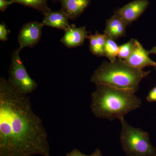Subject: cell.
<instances>
[{"instance_id":"6da1fadb","label":"cell","mask_w":156,"mask_h":156,"mask_svg":"<svg viewBox=\"0 0 156 156\" xmlns=\"http://www.w3.org/2000/svg\"><path fill=\"white\" fill-rule=\"evenodd\" d=\"M51 156L48 134L30 98L0 78V156Z\"/></svg>"},{"instance_id":"7a4b0ae2","label":"cell","mask_w":156,"mask_h":156,"mask_svg":"<svg viewBox=\"0 0 156 156\" xmlns=\"http://www.w3.org/2000/svg\"><path fill=\"white\" fill-rule=\"evenodd\" d=\"M135 93L132 90L96 85L91 96L92 113L99 119L120 120L141 106L142 101Z\"/></svg>"},{"instance_id":"3957f363","label":"cell","mask_w":156,"mask_h":156,"mask_svg":"<svg viewBox=\"0 0 156 156\" xmlns=\"http://www.w3.org/2000/svg\"><path fill=\"white\" fill-rule=\"evenodd\" d=\"M151 71H144L131 67L123 59L117 58L113 62H103L95 70L91 81L96 85H105L136 92L141 80Z\"/></svg>"},{"instance_id":"277c9868","label":"cell","mask_w":156,"mask_h":156,"mask_svg":"<svg viewBox=\"0 0 156 156\" xmlns=\"http://www.w3.org/2000/svg\"><path fill=\"white\" fill-rule=\"evenodd\" d=\"M119 120L122 125L120 141L123 150L127 156L156 155V149L151 144L148 133L131 126L124 118Z\"/></svg>"},{"instance_id":"5b68a950","label":"cell","mask_w":156,"mask_h":156,"mask_svg":"<svg viewBox=\"0 0 156 156\" xmlns=\"http://www.w3.org/2000/svg\"><path fill=\"white\" fill-rule=\"evenodd\" d=\"M20 51L18 48L12 53L8 80L18 92L28 95L37 88L38 84L29 75L20 56Z\"/></svg>"},{"instance_id":"8992f818","label":"cell","mask_w":156,"mask_h":156,"mask_svg":"<svg viewBox=\"0 0 156 156\" xmlns=\"http://www.w3.org/2000/svg\"><path fill=\"white\" fill-rule=\"evenodd\" d=\"M44 26L42 23L31 21L22 27L17 37L21 50L25 47L33 48L39 43L42 36V28Z\"/></svg>"},{"instance_id":"52a82bcc","label":"cell","mask_w":156,"mask_h":156,"mask_svg":"<svg viewBox=\"0 0 156 156\" xmlns=\"http://www.w3.org/2000/svg\"><path fill=\"white\" fill-rule=\"evenodd\" d=\"M149 3V0H135L117 10L115 14L128 25L144 13Z\"/></svg>"},{"instance_id":"ba28073f","label":"cell","mask_w":156,"mask_h":156,"mask_svg":"<svg viewBox=\"0 0 156 156\" xmlns=\"http://www.w3.org/2000/svg\"><path fill=\"white\" fill-rule=\"evenodd\" d=\"M149 52L143 48L142 44L136 41L133 52L126 60H123L128 65L137 69L143 70L144 68L152 66L156 69V62L150 57Z\"/></svg>"},{"instance_id":"9c48e42d","label":"cell","mask_w":156,"mask_h":156,"mask_svg":"<svg viewBox=\"0 0 156 156\" xmlns=\"http://www.w3.org/2000/svg\"><path fill=\"white\" fill-rule=\"evenodd\" d=\"M64 31V36L60 42L68 48L82 46L85 40L89 36V32L86 30V26L78 27L72 24Z\"/></svg>"},{"instance_id":"30bf717a","label":"cell","mask_w":156,"mask_h":156,"mask_svg":"<svg viewBox=\"0 0 156 156\" xmlns=\"http://www.w3.org/2000/svg\"><path fill=\"white\" fill-rule=\"evenodd\" d=\"M61 4L62 10L69 19L75 20L80 16L90 5L91 0H56Z\"/></svg>"},{"instance_id":"8fae6325","label":"cell","mask_w":156,"mask_h":156,"mask_svg":"<svg viewBox=\"0 0 156 156\" xmlns=\"http://www.w3.org/2000/svg\"><path fill=\"white\" fill-rule=\"evenodd\" d=\"M69 19L67 14L62 9L56 11L51 10L44 15L42 23L44 26H48L65 31L70 26Z\"/></svg>"},{"instance_id":"7c38bea8","label":"cell","mask_w":156,"mask_h":156,"mask_svg":"<svg viewBox=\"0 0 156 156\" xmlns=\"http://www.w3.org/2000/svg\"><path fill=\"white\" fill-rule=\"evenodd\" d=\"M127 24L116 14H115L107 20L104 34L110 38L115 41L126 36Z\"/></svg>"},{"instance_id":"4fadbf2b","label":"cell","mask_w":156,"mask_h":156,"mask_svg":"<svg viewBox=\"0 0 156 156\" xmlns=\"http://www.w3.org/2000/svg\"><path fill=\"white\" fill-rule=\"evenodd\" d=\"M107 36L105 34L95 32V34H90L88 37L89 41V50L93 55L97 56H105L104 48Z\"/></svg>"},{"instance_id":"5bb4252c","label":"cell","mask_w":156,"mask_h":156,"mask_svg":"<svg viewBox=\"0 0 156 156\" xmlns=\"http://www.w3.org/2000/svg\"><path fill=\"white\" fill-rule=\"evenodd\" d=\"M12 3H17L37 10L43 15H45L51 11L48 7V0H8Z\"/></svg>"},{"instance_id":"9a60e30c","label":"cell","mask_w":156,"mask_h":156,"mask_svg":"<svg viewBox=\"0 0 156 156\" xmlns=\"http://www.w3.org/2000/svg\"><path fill=\"white\" fill-rule=\"evenodd\" d=\"M119 47L114 40L107 37L104 48L105 56L111 62L115 61L118 58Z\"/></svg>"},{"instance_id":"2e32d148","label":"cell","mask_w":156,"mask_h":156,"mask_svg":"<svg viewBox=\"0 0 156 156\" xmlns=\"http://www.w3.org/2000/svg\"><path fill=\"white\" fill-rule=\"evenodd\" d=\"M136 41L135 39H131L127 43L120 46L118 58L124 60L129 58L135 48Z\"/></svg>"},{"instance_id":"e0dca14e","label":"cell","mask_w":156,"mask_h":156,"mask_svg":"<svg viewBox=\"0 0 156 156\" xmlns=\"http://www.w3.org/2000/svg\"><path fill=\"white\" fill-rule=\"evenodd\" d=\"M10 30L7 29L5 23H2L0 24V40L2 41H6L8 40V35Z\"/></svg>"},{"instance_id":"ac0fdd59","label":"cell","mask_w":156,"mask_h":156,"mask_svg":"<svg viewBox=\"0 0 156 156\" xmlns=\"http://www.w3.org/2000/svg\"><path fill=\"white\" fill-rule=\"evenodd\" d=\"M146 99L149 102H156V86L149 92Z\"/></svg>"},{"instance_id":"d6986e66","label":"cell","mask_w":156,"mask_h":156,"mask_svg":"<svg viewBox=\"0 0 156 156\" xmlns=\"http://www.w3.org/2000/svg\"><path fill=\"white\" fill-rule=\"evenodd\" d=\"M13 3L8 0H0V11L5 12L7 8Z\"/></svg>"},{"instance_id":"ffe728a7","label":"cell","mask_w":156,"mask_h":156,"mask_svg":"<svg viewBox=\"0 0 156 156\" xmlns=\"http://www.w3.org/2000/svg\"><path fill=\"white\" fill-rule=\"evenodd\" d=\"M66 156H90V155L85 154L76 149H74L69 152L67 153Z\"/></svg>"},{"instance_id":"44dd1931","label":"cell","mask_w":156,"mask_h":156,"mask_svg":"<svg viewBox=\"0 0 156 156\" xmlns=\"http://www.w3.org/2000/svg\"><path fill=\"white\" fill-rule=\"evenodd\" d=\"M90 156H102V155L100 150L97 148L94 151V152L92 153V154L90 155Z\"/></svg>"},{"instance_id":"7402d4cb","label":"cell","mask_w":156,"mask_h":156,"mask_svg":"<svg viewBox=\"0 0 156 156\" xmlns=\"http://www.w3.org/2000/svg\"><path fill=\"white\" fill-rule=\"evenodd\" d=\"M150 54H154L156 56V46L153 47L150 51H149Z\"/></svg>"},{"instance_id":"603a6c76","label":"cell","mask_w":156,"mask_h":156,"mask_svg":"<svg viewBox=\"0 0 156 156\" xmlns=\"http://www.w3.org/2000/svg\"><path fill=\"white\" fill-rule=\"evenodd\" d=\"M155 156H156V155H155Z\"/></svg>"}]
</instances>
